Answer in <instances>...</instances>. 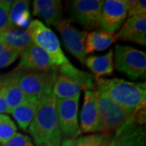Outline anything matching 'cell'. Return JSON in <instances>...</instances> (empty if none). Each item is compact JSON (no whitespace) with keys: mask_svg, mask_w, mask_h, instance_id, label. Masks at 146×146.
I'll list each match as a JSON object with an SVG mask.
<instances>
[{"mask_svg":"<svg viewBox=\"0 0 146 146\" xmlns=\"http://www.w3.org/2000/svg\"><path fill=\"white\" fill-rule=\"evenodd\" d=\"M146 13V1L145 0H137L136 4L131 10L128 11L129 17L134 16H142Z\"/></svg>","mask_w":146,"mask_h":146,"instance_id":"29","label":"cell"},{"mask_svg":"<svg viewBox=\"0 0 146 146\" xmlns=\"http://www.w3.org/2000/svg\"><path fill=\"white\" fill-rule=\"evenodd\" d=\"M113 54V50H110L107 54L102 56L91 55L86 58L85 64L97 78L102 76L111 75L114 71Z\"/></svg>","mask_w":146,"mask_h":146,"instance_id":"22","label":"cell"},{"mask_svg":"<svg viewBox=\"0 0 146 146\" xmlns=\"http://www.w3.org/2000/svg\"><path fill=\"white\" fill-rule=\"evenodd\" d=\"M103 2L100 0L68 1V13L71 21L77 22L87 29L98 28Z\"/></svg>","mask_w":146,"mask_h":146,"instance_id":"9","label":"cell"},{"mask_svg":"<svg viewBox=\"0 0 146 146\" xmlns=\"http://www.w3.org/2000/svg\"><path fill=\"white\" fill-rule=\"evenodd\" d=\"M79 98L69 99L56 98L58 124L62 136L65 138H77L81 134L78 124Z\"/></svg>","mask_w":146,"mask_h":146,"instance_id":"8","label":"cell"},{"mask_svg":"<svg viewBox=\"0 0 146 146\" xmlns=\"http://www.w3.org/2000/svg\"><path fill=\"white\" fill-rule=\"evenodd\" d=\"M13 3L14 1L12 0L0 1V36L8 29V15Z\"/></svg>","mask_w":146,"mask_h":146,"instance_id":"27","label":"cell"},{"mask_svg":"<svg viewBox=\"0 0 146 146\" xmlns=\"http://www.w3.org/2000/svg\"><path fill=\"white\" fill-rule=\"evenodd\" d=\"M145 84L119 78L96 79L97 88L131 113L145 108Z\"/></svg>","mask_w":146,"mask_h":146,"instance_id":"2","label":"cell"},{"mask_svg":"<svg viewBox=\"0 0 146 146\" xmlns=\"http://www.w3.org/2000/svg\"><path fill=\"white\" fill-rule=\"evenodd\" d=\"M20 69L15 68L10 72L2 75L3 90L9 114H11L12 110L16 109L19 105H21L27 98L23 94L20 87Z\"/></svg>","mask_w":146,"mask_h":146,"instance_id":"14","label":"cell"},{"mask_svg":"<svg viewBox=\"0 0 146 146\" xmlns=\"http://www.w3.org/2000/svg\"><path fill=\"white\" fill-rule=\"evenodd\" d=\"M116 41L115 33H110L102 30H96L87 34L85 38V51L86 54L102 51L109 48Z\"/></svg>","mask_w":146,"mask_h":146,"instance_id":"21","label":"cell"},{"mask_svg":"<svg viewBox=\"0 0 146 146\" xmlns=\"http://www.w3.org/2000/svg\"><path fill=\"white\" fill-rule=\"evenodd\" d=\"M30 1L17 0L11 7L8 15V29H26L31 22L29 12Z\"/></svg>","mask_w":146,"mask_h":146,"instance_id":"17","label":"cell"},{"mask_svg":"<svg viewBox=\"0 0 146 146\" xmlns=\"http://www.w3.org/2000/svg\"><path fill=\"white\" fill-rule=\"evenodd\" d=\"M115 64L116 69L136 80L146 76V54L133 47L123 45L115 46Z\"/></svg>","mask_w":146,"mask_h":146,"instance_id":"5","label":"cell"},{"mask_svg":"<svg viewBox=\"0 0 146 146\" xmlns=\"http://www.w3.org/2000/svg\"><path fill=\"white\" fill-rule=\"evenodd\" d=\"M4 146H35L29 136L22 133H17Z\"/></svg>","mask_w":146,"mask_h":146,"instance_id":"28","label":"cell"},{"mask_svg":"<svg viewBox=\"0 0 146 146\" xmlns=\"http://www.w3.org/2000/svg\"><path fill=\"white\" fill-rule=\"evenodd\" d=\"M110 137V134L94 133L73 139L65 138L60 146H100Z\"/></svg>","mask_w":146,"mask_h":146,"instance_id":"24","label":"cell"},{"mask_svg":"<svg viewBox=\"0 0 146 146\" xmlns=\"http://www.w3.org/2000/svg\"><path fill=\"white\" fill-rule=\"evenodd\" d=\"M57 75V69L43 72L21 70L19 84L21 91L26 97L38 98L52 94Z\"/></svg>","mask_w":146,"mask_h":146,"instance_id":"7","label":"cell"},{"mask_svg":"<svg viewBox=\"0 0 146 146\" xmlns=\"http://www.w3.org/2000/svg\"><path fill=\"white\" fill-rule=\"evenodd\" d=\"M55 27L61 35L67 50L84 64L87 55L84 46L87 32L80 31L72 24V21L67 18L62 19Z\"/></svg>","mask_w":146,"mask_h":146,"instance_id":"10","label":"cell"},{"mask_svg":"<svg viewBox=\"0 0 146 146\" xmlns=\"http://www.w3.org/2000/svg\"><path fill=\"white\" fill-rule=\"evenodd\" d=\"M111 137H112V136H111ZM111 137H110V138H111ZM110 139H108V140H107V141H105L104 143H103L102 145H100V146H109L110 141Z\"/></svg>","mask_w":146,"mask_h":146,"instance_id":"33","label":"cell"},{"mask_svg":"<svg viewBox=\"0 0 146 146\" xmlns=\"http://www.w3.org/2000/svg\"><path fill=\"white\" fill-rule=\"evenodd\" d=\"M9 118H10V117H8L7 115L0 114V123H3V122H4V121H6L7 119H8Z\"/></svg>","mask_w":146,"mask_h":146,"instance_id":"31","label":"cell"},{"mask_svg":"<svg viewBox=\"0 0 146 146\" xmlns=\"http://www.w3.org/2000/svg\"><path fill=\"white\" fill-rule=\"evenodd\" d=\"M127 14L125 3L123 0L104 1L100 14L98 28L101 30L115 33L122 25Z\"/></svg>","mask_w":146,"mask_h":146,"instance_id":"11","label":"cell"},{"mask_svg":"<svg viewBox=\"0 0 146 146\" xmlns=\"http://www.w3.org/2000/svg\"><path fill=\"white\" fill-rule=\"evenodd\" d=\"M145 109L134 112L129 119L115 131L109 146H145Z\"/></svg>","mask_w":146,"mask_h":146,"instance_id":"4","label":"cell"},{"mask_svg":"<svg viewBox=\"0 0 146 146\" xmlns=\"http://www.w3.org/2000/svg\"><path fill=\"white\" fill-rule=\"evenodd\" d=\"M17 134V127L10 118L0 123V144H6Z\"/></svg>","mask_w":146,"mask_h":146,"instance_id":"26","label":"cell"},{"mask_svg":"<svg viewBox=\"0 0 146 146\" xmlns=\"http://www.w3.org/2000/svg\"><path fill=\"white\" fill-rule=\"evenodd\" d=\"M28 29L30 33L33 43L47 53L56 67L69 63L61 49L57 36L51 29L38 20L32 21Z\"/></svg>","mask_w":146,"mask_h":146,"instance_id":"3","label":"cell"},{"mask_svg":"<svg viewBox=\"0 0 146 146\" xmlns=\"http://www.w3.org/2000/svg\"><path fill=\"white\" fill-rule=\"evenodd\" d=\"M60 144H61V141H57V142H54V143L50 144V145L46 146H60Z\"/></svg>","mask_w":146,"mask_h":146,"instance_id":"32","label":"cell"},{"mask_svg":"<svg viewBox=\"0 0 146 146\" xmlns=\"http://www.w3.org/2000/svg\"><path fill=\"white\" fill-rule=\"evenodd\" d=\"M94 91L102 123L103 133L110 134L111 131H116L129 119L133 113H131L117 104L102 89L96 87Z\"/></svg>","mask_w":146,"mask_h":146,"instance_id":"6","label":"cell"},{"mask_svg":"<svg viewBox=\"0 0 146 146\" xmlns=\"http://www.w3.org/2000/svg\"><path fill=\"white\" fill-rule=\"evenodd\" d=\"M0 40L20 54L33 43L30 33L28 29H8L0 36Z\"/></svg>","mask_w":146,"mask_h":146,"instance_id":"18","label":"cell"},{"mask_svg":"<svg viewBox=\"0 0 146 146\" xmlns=\"http://www.w3.org/2000/svg\"><path fill=\"white\" fill-rule=\"evenodd\" d=\"M0 146H1V144H0Z\"/></svg>","mask_w":146,"mask_h":146,"instance_id":"34","label":"cell"},{"mask_svg":"<svg viewBox=\"0 0 146 146\" xmlns=\"http://www.w3.org/2000/svg\"><path fill=\"white\" fill-rule=\"evenodd\" d=\"M56 68L47 53L32 43L21 54L20 63L16 68L32 72H43L57 69Z\"/></svg>","mask_w":146,"mask_h":146,"instance_id":"12","label":"cell"},{"mask_svg":"<svg viewBox=\"0 0 146 146\" xmlns=\"http://www.w3.org/2000/svg\"><path fill=\"white\" fill-rule=\"evenodd\" d=\"M58 72L60 74L68 76L69 77L75 80L80 85L81 89L84 91L94 90L95 82L94 76L90 73L80 70L70 63H64L59 66Z\"/></svg>","mask_w":146,"mask_h":146,"instance_id":"23","label":"cell"},{"mask_svg":"<svg viewBox=\"0 0 146 146\" xmlns=\"http://www.w3.org/2000/svg\"><path fill=\"white\" fill-rule=\"evenodd\" d=\"M80 128L81 132L84 133H103V127L94 90H88L84 92L83 108L80 114Z\"/></svg>","mask_w":146,"mask_h":146,"instance_id":"13","label":"cell"},{"mask_svg":"<svg viewBox=\"0 0 146 146\" xmlns=\"http://www.w3.org/2000/svg\"><path fill=\"white\" fill-rule=\"evenodd\" d=\"M21 54L7 46L0 40V68H7L13 63Z\"/></svg>","mask_w":146,"mask_h":146,"instance_id":"25","label":"cell"},{"mask_svg":"<svg viewBox=\"0 0 146 146\" xmlns=\"http://www.w3.org/2000/svg\"><path fill=\"white\" fill-rule=\"evenodd\" d=\"M3 113H7L9 114L8 107L6 102L3 90V85H2V75H0V114Z\"/></svg>","mask_w":146,"mask_h":146,"instance_id":"30","label":"cell"},{"mask_svg":"<svg viewBox=\"0 0 146 146\" xmlns=\"http://www.w3.org/2000/svg\"><path fill=\"white\" fill-rule=\"evenodd\" d=\"M40 99L35 97H27L21 105L12 110L11 115L22 131H26L28 130L38 109Z\"/></svg>","mask_w":146,"mask_h":146,"instance_id":"16","label":"cell"},{"mask_svg":"<svg viewBox=\"0 0 146 146\" xmlns=\"http://www.w3.org/2000/svg\"><path fill=\"white\" fill-rule=\"evenodd\" d=\"M146 16H131L121 28L119 33L115 35L116 40L135 42L136 38L141 33L145 32Z\"/></svg>","mask_w":146,"mask_h":146,"instance_id":"19","label":"cell"},{"mask_svg":"<svg viewBox=\"0 0 146 146\" xmlns=\"http://www.w3.org/2000/svg\"><path fill=\"white\" fill-rule=\"evenodd\" d=\"M29 132L36 146H46L61 141L56 97L53 93L41 98L38 109L29 127Z\"/></svg>","mask_w":146,"mask_h":146,"instance_id":"1","label":"cell"},{"mask_svg":"<svg viewBox=\"0 0 146 146\" xmlns=\"http://www.w3.org/2000/svg\"><path fill=\"white\" fill-rule=\"evenodd\" d=\"M81 90L80 85L75 80L59 73L57 75L52 93L56 98L69 99L80 96Z\"/></svg>","mask_w":146,"mask_h":146,"instance_id":"20","label":"cell"},{"mask_svg":"<svg viewBox=\"0 0 146 146\" xmlns=\"http://www.w3.org/2000/svg\"><path fill=\"white\" fill-rule=\"evenodd\" d=\"M33 13L49 26H56L63 19V5L59 0H34Z\"/></svg>","mask_w":146,"mask_h":146,"instance_id":"15","label":"cell"}]
</instances>
